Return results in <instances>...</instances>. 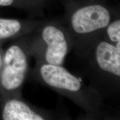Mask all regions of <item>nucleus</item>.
Returning <instances> with one entry per match:
<instances>
[{
    "instance_id": "obj_1",
    "label": "nucleus",
    "mask_w": 120,
    "mask_h": 120,
    "mask_svg": "<svg viewBox=\"0 0 120 120\" xmlns=\"http://www.w3.org/2000/svg\"><path fill=\"white\" fill-rule=\"evenodd\" d=\"M27 68V59L23 49L17 45L10 46L3 57L1 86L8 91L19 88L25 81Z\"/></svg>"
},
{
    "instance_id": "obj_2",
    "label": "nucleus",
    "mask_w": 120,
    "mask_h": 120,
    "mask_svg": "<svg viewBox=\"0 0 120 120\" xmlns=\"http://www.w3.org/2000/svg\"><path fill=\"white\" fill-rule=\"evenodd\" d=\"M110 21L109 10L101 4H94L77 9L72 15L71 23L75 32L84 34L105 28Z\"/></svg>"
},
{
    "instance_id": "obj_3",
    "label": "nucleus",
    "mask_w": 120,
    "mask_h": 120,
    "mask_svg": "<svg viewBox=\"0 0 120 120\" xmlns=\"http://www.w3.org/2000/svg\"><path fill=\"white\" fill-rule=\"evenodd\" d=\"M40 75L46 85L61 91L75 94L81 91L83 87L81 81L62 66L46 63L40 67Z\"/></svg>"
},
{
    "instance_id": "obj_4",
    "label": "nucleus",
    "mask_w": 120,
    "mask_h": 120,
    "mask_svg": "<svg viewBox=\"0 0 120 120\" xmlns=\"http://www.w3.org/2000/svg\"><path fill=\"white\" fill-rule=\"evenodd\" d=\"M42 38L46 45V63L62 66L68 52V42L62 30L54 25H47L42 31Z\"/></svg>"
},
{
    "instance_id": "obj_5",
    "label": "nucleus",
    "mask_w": 120,
    "mask_h": 120,
    "mask_svg": "<svg viewBox=\"0 0 120 120\" xmlns=\"http://www.w3.org/2000/svg\"><path fill=\"white\" fill-rule=\"evenodd\" d=\"M96 64L102 71L120 76V49L107 41L100 42L94 51Z\"/></svg>"
},
{
    "instance_id": "obj_6",
    "label": "nucleus",
    "mask_w": 120,
    "mask_h": 120,
    "mask_svg": "<svg viewBox=\"0 0 120 120\" xmlns=\"http://www.w3.org/2000/svg\"><path fill=\"white\" fill-rule=\"evenodd\" d=\"M2 118L4 120H43L45 118L24 102L17 99L7 101L4 106Z\"/></svg>"
},
{
    "instance_id": "obj_7",
    "label": "nucleus",
    "mask_w": 120,
    "mask_h": 120,
    "mask_svg": "<svg viewBox=\"0 0 120 120\" xmlns=\"http://www.w3.org/2000/svg\"><path fill=\"white\" fill-rule=\"evenodd\" d=\"M21 28V23L17 19H0V40L14 36Z\"/></svg>"
},
{
    "instance_id": "obj_8",
    "label": "nucleus",
    "mask_w": 120,
    "mask_h": 120,
    "mask_svg": "<svg viewBox=\"0 0 120 120\" xmlns=\"http://www.w3.org/2000/svg\"><path fill=\"white\" fill-rule=\"evenodd\" d=\"M106 32L111 41L113 43L120 42V20L116 19L107 25Z\"/></svg>"
},
{
    "instance_id": "obj_9",
    "label": "nucleus",
    "mask_w": 120,
    "mask_h": 120,
    "mask_svg": "<svg viewBox=\"0 0 120 120\" xmlns=\"http://www.w3.org/2000/svg\"><path fill=\"white\" fill-rule=\"evenodd\" d=\"M14 0H0V6H8L13 4Z\"/></svg>"
},
{
    "instance_id": "obj_10",
    "label": "nucleus",
    "mask_w": 120,
    "mask_h": 120,
    "mask_svg": "<svg viewBox=\"0 0 120 120\" xmlns=\"http://www.w3.org/2000/svg\"><path fill=\"white\" fill-rule=\"evenodd\" d=\"M3 64V58L2 56H1V53H0V69L2 68Z\"/></svg>"
}]
</instances>
